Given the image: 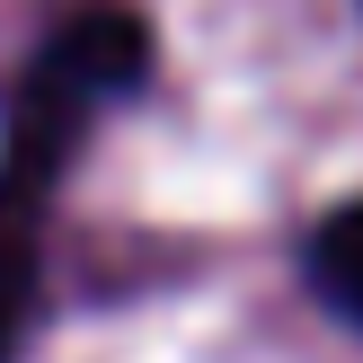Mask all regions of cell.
I'll return each mask as SVG.
<instances>
[{
	"instance_id": "6da1fadb",
	"label": "cell",
	"mask_w": 363,
	"mask_h": 363,
	"mask_svg": "<svg viewBox=\"0 0 363 363\" xmlns=\"http://www.w3.org/2000/svg\"><path fill=\"white\" fill-rule=\"evenodd\" d=\"M151 71V27L133 9H80L45 35L35 71L9 98V142H0V204L45 195V177L62 169V151L80 142L89 106H106L116 89H133Z\"/></svg>"
},
{
	"instance_id": "7a4b0ae2",
	"label": "cell",
	"mask_w": 363,
	"mask_h": 363,
	"mask_svg": "<svg viewBox=\"0 0 363 363\" xmlns=\"http://www.w3.org/2000/svg\"><path fill=\"white\" fill-rule=\"evenodd\" d=\"M311 284H319L346 319H363V204H346V213L319 222V240H311Z\"/></svg>"
},
{
	"instance_id": "3957f363",
	"label": "cell",
	"mask_w": 363,
	"mask_h": 363,
	"mask_svg": "<svg viewBox=\"0 0 363 363\" xmlns=\"http://www.w3.org/2000/svg\"><path fill=\"white\" fill-rule=\"evenodd\" d=\"M27 319H35V257H27V240H9V230H0V363L18 354Z\"/></svg>"
}]
</instances>
